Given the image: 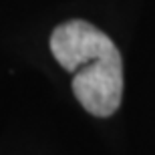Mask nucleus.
Returning a JSON list of instances; mask_svg holds the SVG:
<instances>
[{"label":"nucleus","mask_w":155,"mask_h":155,"mask_svg":"<svg viewBox=\"0 0 155 155\" xmlns=\"http://www.w3.org/2000/svg\"><path fill=\"white\" fill-rule=\"evenodd\" d=\"M51 52L73 75V93L95 117L113 115L123 97V61L115 42L87 20L58 24Z\"/></svg>","instance_id":"obj_1"}]
</instances>
